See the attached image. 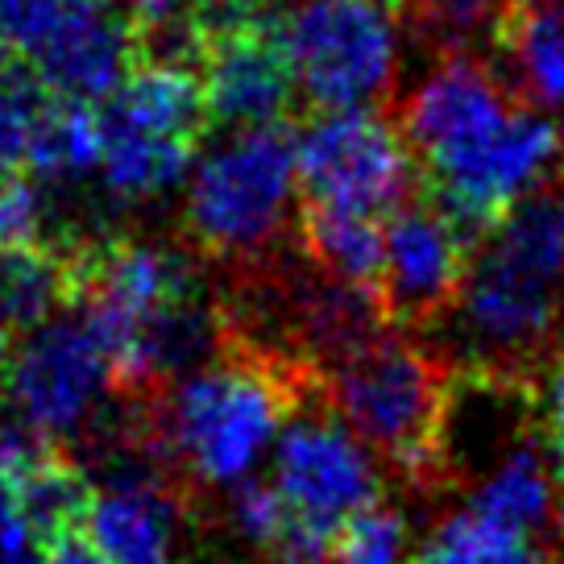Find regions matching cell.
Segmentation results:
<instances>
[{
  "label": "cell",
  "instance_id": "cell-1",
  "mask_svg": "<svg viewBox=\"0 0 564 564\" xmlns=\"http://www.w3.org/2000/svg\"><path fill=\"white\" fill-rule=\"evenodd\" d=\"M399 129L415 150L432 204L481 241L561 166L564 133L481 58L457 46L406 91Z\"/></svg>",
  "mask_w": 564,
  "mask_h": 564
},
{
  "label": "cell",
  "instance_id": "cell-2",
  "mask_svg": "<svg viewBox=\"0 0 564 564\" xmlns=\"http://www.w3.org/2000/svg\"><path fill=\"white\" fill-rule=\"evenodd\" d=\"M319 382L262 352L220 345L216 357L171 387L133 399V436L178 477L204 490H232L258 474L291 411Z\"/></svg>",
  "mask_w": 564,
  "mask_h": 564
},
{
  "label": "cell",
  "instance_id": "cell-3",
  "mask_svg": "<svg viewBox=\"0 0 564 564\" xmlns=\"http://www.w3.org/2000/svg\"><path fill=\"white\" fill-rule=\"evenodd\" d=\"M448 328L453 366L535 378L561 349L564 246L552 199L531 195L474 249Z\"/></svg>",
  "mask_w": 564,
  "mask_h": 564
},
{
  "label": "cell",
  "instance_id": "cell-4",
  "mask_svg": "<svg viewBox=\"0 0 564 564\" xmlns=\"http://www.w3.org/2000/svg\"><path fill=\"white\" fill-rule=\"evenodd\" d=\"M453 366L403 328H387L319 373V394L378 460L420 494L444 490L441 420Z\"/></svg>",
  "mask_w": 564,
  "mask_h": 564
},
{
  "label": "cell",
  "instance_id": "cell-5",
  "mask_svg": "<svg viewBox=\"0 0 564 564\" xmlns=\"http://www.w3.org/2000/svg\"><path fill=\"white\" fill-rule=\"evenodd\" d=\"M295 138L279 124L232 129L199 154L183 195V237L204 258L246 265L274 258L295 204Z\"/></svg>",
  "mask_w": 564,
  "mask_h": 564
},
{
  "label": "cell",
  "instance_id": "cell-6",
  "mask_svg": "<svg viewBox=\"0 0 564 564\" xmlns=\"http://www.w3.org/2000/svg\"><path fill=\"white\" fill-rule=\"evenodd\" d=\"M274 30L316 108H373L394 88L403 25L387 0H286Z\"/></svg>",
  "mask_w": 564,
  "mask_h": 564
},
{
  "label": "cell",
  "instance_id": "cell-7",
  "mask_svg": "<svg viewBox=\"0 0 564 564\" xmlns=\"http://www.w3.org/2000/svg\"><path fill=\"white\" fill-rule=\"evenodd\" d=\"M124 394L112 352L91 319L70 307L30 328L9 361V406L37 441L58 444L91 432L108 399Z\"/></svg>",
  "mask_w": 564,
  "mask_h": 564
},
{
  "label": "cell",
  "instance_id": "cell-8",
  "mask_svg": "<svg viewBox=\"0 0 564 564\" xmlns=\"http://www.w3.org/2000/svg\"><path fill=\"white\" fill-rule=\"evenodd\" d=\"M0 37L42 88L67 100H105L138 63L117 0H0Z\"/></svg>",
  "mask_w": 564,
  "mask_h": 564
},
{
  "label": "cell",
  "instance_id": "cell-9",
  "mask_svg": "<svg viewBox=\"0 0 564 564\" xmlns=\"http://www.w3.org/2000/svg\"><path fill=\"white\" fill-rule=\"evenodd\" d=\"M295 166L307 204L390 216L411 204L420 162L399 121L373 108H319L295 138Z\"/></svg>",
  "mask_w": 564,
  "mask_h": 564
},
{
  "label": "cell",
  "instance_id": "cell-10",
  "mask_svg": "<svg viewBox=\"0 0 564 564\" xmlns=\"http://www.w3.org/2000/svg\"><path fill=\"white\" fill-rule=\"evenodd\" d=\"M274 490L307 528L336 540L352 514L382 502L378 453L312 394L291 411L274 444Z\"/></svg>",
  "mask_w": 564,
  "mask_h": 564
},
{
  "label": "cell",
  "instance_id": "cell-11",
  "mask_svg": "<svg viewBox=\"0 0 564 564\" xmlns=\"http://www.w3.org/2000/svg\"><path fill=\"white\" fill-rule=\"evenodd\" d=\"M382 229L387 241L373 295L382 303L390 328L432 333L453 312L477 246L432 199H411L399 212H390Z\"/></svg>",
  "mask_w": 564,
  "mask_h": 564
},
{
  "label": "cell",
  "instance_id": "cell-12",
  "mask_svg": "<svg viewBox=\"0 0 564 564\" xmlns=\"http://www.w3.org/2000/svg\"><path fill=\"white\" fill-rule=\"evenodd\" d=\"M187 486L124 432L105 490H96L88 535L105 564H175V519Z\"/></svg>",
  "mask_w": 564,
  "mask_h": 564
},
{
  "label": "cell",
  "instance_id": "cell-13",
  "mask_svg": "<svg viewBox=\"0 0 564 564\" xmlns=\"http://www.w3.org/2000/svg\"><path fill=\"white\" fill-rule=\"evenodd\" d=\"M199 79L208 96V117L229 129L279 124L300 91L274 21L208 34Z\"/></svg>",
  "mask_w": 564,
  "mask_h": 564
},
{
  "label": "cell",
  "instance_id": "cell-14",
  "mask_svg": "<svg viewBox=\"0 0 564 564\" xmlns=\"http://www.w3.org/2000/svg\"><path fill=\"white\" fill-rule=\"evenodd\" d=\"M490 37L514 96L564 108V0H502Z\"/></svg>",
  "mask_w": 564,
  "mask_h": 564
},
{
  "label": "cell",
  "instance_id": "cell-15",
  "mask_svg": "<svg viewBox=\"0 0 564 564\" xmlns=\"http://www.w3.org/2000/svg\"><path fill=\"white\" fill-rule=\"evenodd\" d=\"M13 498H18L25 523L34 531L37 552L70 531L88 528L91 502H96V481L84 465L67 460L54 444H42L34 457L9 477H0Z\"/></svg>",
  "mask_w": 564,
  "mask_h": 564
},
{
  "label": "cell",
  "instance_id": "cell-16",
  "mask_svg": "<svg viewBox=\"0 0 564 564\" xmlns=\"http://www.w3.org/2000/svg\"><path fill=\"white\" fill-rule=\"evenodd\" d=\"M469 507L490 514L494 523L528 535H544L556 523V469H547L544 448L531 441L514 444L502 460H494L474 486Z\"/></svg>",
  "mask_w": 564,
  "mask_h": 564
},
{
  "label": "cell",
  "instance_id": "cell-17",
  "mask_svg": "<svg viewBox=\"0 0 564 564\" xmlns=\"http://www.w3.org/2000/svg\"><path fill=\"white\" fill-rule=\"evenodd\" d=\"M75 300V265L63 246H0V328L30 333Z\"/></svg>",
  "mask_w": 564,
  "mask_h": 564
},
{
  "label": "cell",
  "instance_id": "cell-18",
  "mask_svg": "<svg viewBox=\"0 0 564 564\" xmlns=\"http://www.w3.org/2000/svg\"><path fill=\"white\" fill-rule=\"evenodd\" d=\"M105 159V117L91 100H67L46 96L37 112L25 171L42 183H79L88 175H100Z\"/></svg>",
  "mask_w": 564,
  "mask_h": 564
},
{
  "label": "cell",
  "instance_id": "cell-19",
  "mask_svg": "<svg viewBox=\"0 0 564 564\" xmlns=\"http://www.w3.org/2000/svg\"><path fill=\"white\" fill-rule=\"evenodd\" d=\"M382 241H387V229L378 225V216H366V212L307 204L300 216L303 258L333 279L357 282L370 291L382 274Z\"/></svg>",
  "mask_w": 564,
  "mask_h": 564
},
{
  "label": "cell",
  "instance_id": "cell-20",
  "mask_svg": "<svg viewBox=\"0 0 564 564\" xmlns=\"http://www.w3.org/2000/svg\"><path fill=\"white\" fill-rule=\"evenodd\" d=\"M411 564H556L528 531L494 523L490 514L448 511L432 523Z\"/></svg>",
  "mask_w": 564,
  "mask_h": 564
},
{
  "label": "cell",
  "instance_id": "cell-21",
  "mask_svg": "<svg viewBox=\"0 0 564 564\" xmlns=\"http://www.w3.org/2000/svg\"><path fill=\"white\" fill-rule=\"evenodd\" d=\"M411 523L399 507L373 502L336 531L324 564H411Z\"/></svg>",
  "mask_w": 564,
  "mask_h": 564
},
{
  "label": "cell",
  "instance_id": "cell-22",
  "mask_svg": "<svg viewBox=\"0 0 564 564\" xmlns=\"http://www.w3.org/2000/svg\"><path fill=\"white\" fill-rule=\"evenodd\" d=\"M406 25L432 37L441 51H457L474 34H490L502 0H399Z\"/></svg>",
  "mask_w": 564,
  "mask_h": 564
},
{
  "label": "cell",
  "instance_id": "cell-23",
  "mask_svg": "<svg viewBox=\"0 0 564 564\" xmlns=\"http://www.w3.org/2000/svg\"><path fill=\"white\" fill-rule=\"evenodd\" d=\"M51 199L37 175H0V246H58Z\"/></svg>",
  "mask_w": 564,
  "mask_h": 564
},
{
  "label": "cell",
  "instance_id": "cell-24",
  "mask_svg": "<svg viewBox=\"0 0 564 564\" xmlns=\"http://www.w3.org/2000/svg\"><path fill=\"white\" fill-rule=\"evenodd\" d=\"M535 423L544 432L552 469L564 474V349L552 352V361L544 366V387L535 390Z\"/></svg>",
  "mask_w": 564,
  "mask_h": 564
},
{
  "label": "cell",
  "instance_id": "cell-25",
  "mask_svg": "<svg viewBox=\"0 0 564 564\" xmlns=\"http://www.w3.org/2000/svg\"><path fill=\"white\" fill-rule=\"evenodd\" d=\"M42 564H105V561H100V552H96L88 528H84L51 540V544L42 547Z\"/></svg>",
  "mask_w": 564,
  "mask_h": 564
},
{
  "label": "cell",
  "instance_id": "cell-26",
  "mask_svg": "<svg viewBox=\"0 0 564 564\" xmlns=\"http://www.w3.org/2000/svg\"><path fill=\"white\" fill-rule=\"evenodd\" d=\"M9 361H13V345H9V333L0 328V403L9 399Z\"/></svg>",
  "mask_w": 564,
  "mask_h": 564
},
{
  "label": "cell",
  "instance_id": "cell-27",
  "mask_svg": "<svg viewBox=\"0 0 564 564\" xmlns=\"http://www.w3.org/2000/svg\"><path fill=\"white\" fill-rule=\"evenodd\" d=\"M552 216H556V232H561V246H564V183L561 192L552 195Z\"/></svg>",
  "mask_w": 564,
  "mask_h": 564
},
{
  "label": "cell",
  "instance_id": "cell-28",
  "mask_svg": "<svg viewBox=\"0 0 564 564\" xmlns=\"http://www.w3.org/2000/svg\"><path fill=\"white\" fill-rule=\"evenodd\" d=\"M556 528L564 531V474H556Z\"/></svg>",
  "mask_w": 564,
  "mask_h": 564
},
{
  "label": "cell",
  "instance_id": "cell-29",
  "mask_svg": "<svg viewBox=\"0 0 564 564\" xmlns=\"http://www.w3.org/2000/svg\"><path fill=\"white\" fill-rule=\"evenodd\" d=\"M13 58H18V54L9 51V42H4V37H0V79H4V75H9V63H13Z\"/></svg>",
  "mask_w": 564,
  "mask_h": 564
},
{
  "label": "cell",
  "instance_id": "cell-30",
  "mask_svg": "<svg viewBox=\"0 0 564 564\" xmlns=\"http://www.w3.org/2000/svg\"><path fill=\"white\" fill-rule=\"evenodd\" d=\"M556 564H564V561H556Z\"/></svg>",
  "mask_w": 564,
  "mask_h": 564
}]
</instances>
